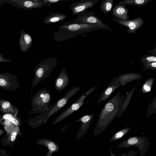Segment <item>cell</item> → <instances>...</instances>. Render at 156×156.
<instances>
[{"label": "cell", "mask_w": 156, "mask_h": 156, "mask_svg": "<svg viewBox=\"0 0 156 156\" xmlns=\"http://www.w3.org/2000/svg\"><path fill=\"white\" fill-rule=\"evenodd\" d=\"M94 114L85 115L80 118L76 121L82 122V125L77 135L76 140H78L82 137L86 133L92 122Z\"/></svg>", "instance_id": "2e32d148"}, {"label": "cell", "mask_w": 156, "mask_h": 156, "mask_svg": "<svg viewBox=\"0 0 156 156\" xmlns=\"http://www.w3.org/2000/svg\"><path fill=\"white\" fill-rule=\"evenodd\" d=\"M153 0H124L122 2H119V3L126 5H132L141 7L146 5L150 2Z\"/></svg>", "instance_id": "cb8c5ba5"}, {"label": "cell", "mask_w": 156, "mask_h": 156, "mask_svg": "<svg viewBox=\"0 0 156 156\" xmlns=\"http://www.w3.org/2000/svg\"><path fill=\"white\" fill-rule=\"evenodd\" d=\"M52 100L49 90L43 88L33 96L31 101L32 110L34 113L43 114L50 108Z\"/></svg>", "instance_id": "5b68a950"}, {"label": "cell", "mask_w": 156, "mask_h": 156, "mask_svg": "<svg viewBox=\"0 0 156 156\" xmlns=\"http://www.w3.org/2000/svg\"><path fill=\"white\" fill-rule=\"evenodd\" d=\"M15 116L10 113H6L3 115H0V124L2 125L3 124L6 120L9 119L10 118Z\"/></svg>", "instance_id": "4dcf8cb0"}, {"label": "cell", "mask_w": 156, "mask_h": 156, "mask_svg": "<svg viewBox=\"0 0 156 156\" xmlns=\"http://www.w3.org/2000/svg\"><path fill=\"white\" fill-rule=\"evenodd\" d=\"M129 9L125 5L119 3L116 4L112 10L113 16L115 18L121 20H129V16L128 15Z\"/></svg>", "instance_id": "e0dca14e"}, {"label": "cell", "mask_w": 156, "mask_h": 156, "mask_svg": "<svg viewBox=\"0 0 156 156\" xmlns=\"http://www.w3.org/2000/svg\"><path fill=\"white\" fill-rule=\"evenodd\" d=\"M122 86L118 81L117 77L113 78L111 82L105 89L102 91L97 103L100 104L101 101L108 99L116 89Z\"/></svg>", "instance_id": "5bb4252c"}, {"label": "cell", "mask_w": 156, "mask_h": 156, "mask_svg": "<svg viewBox=\"0 0 156 156\" xmlns=\"http://www.w3.org/2000/svg\"><path fill=\"white\" fill-rule=\"evenodd\" d=\"M100 29L101 28L90 24L69 21L63 23L58 30L54 32L53 39L55 41L61 42L79 35Z\"/></svg>", "instance_id": "7a4b0ae2"}, {"label": "cell", "mask_w": 156, "mask_h": 156, "mask_svg": "<svg viewBox=\"0 0 156 156\" xmlns=\"http://www.w3.org/2000/svg\"><path fill=\"white\" fill-rule=\"evenodd\" d=\"M58 63L57 57H51L45 59L38 64L34 69V76L32 81V87L48 77Z\"/></svg>", "instance_id": "277c9868"}, {"label": "cell", "mask_w": 156, "mask_h": 156, "mask_svg": "<svg viewBox=\"0 0 156 156\" xmlns=\"http://www.w3.org/2000/svg\"><path fill=\"white\" fill-rule=\"evenodd\" d=\"M125 95L120 96V92L107 102L98 114V119L93 133L95 136L103 132L117 115Z\"/></svg>", "instance_id": "6da1fadb"}, {"label": "cell", "mask_w": 156, "mask_h": 156, "mask_svg": "<svg viewBox=\"0 0 156 156\" xmlns=\"http://www.w3.org/2000/svg\"><path fill=\"white\" fill-rule=\"evenodd\" d=\"M112 20L119 24L129 28L127 32L129 33L135 34L136 31L142 28L144 21L140 16L133 20H121L118 18H113Z\"/></svg>", "instance_id": "8fae6325"}, {"label": "cell", "mask_w": 156, "mask_h": 156, "mask_svg": "<svg viewBox=\"0 0 156 156\" xmlns=\"http://www.w3.org/2000/svg\"><path fill=\"white\" fill-rule=\"evenodd\" d=\"M3 54L0 53V62H11V60L3 58Z\"/></svg>", "instance_id": "e575fe53"}, {"label": "cell", "mask_w": 156, "mask_h": 156, "mask_svg": "<svg viewBox=\"0 0 156 156\" xmlns=\"http://www.w3.org/2000/svg\"><path fill=\"white\" fill-rule=\"evenodd\" d=\"M69 80L66 69H62L55 81L54 87L56 91L59 92L65 89L68 85Z\"/></svg>", "instance_id": "9a60e30c"}, {"label": "cell", "mask_w": 156, "mask_h": 156, "mask_svg": "<svg viewBox=\"0 0 156 156\" xmlns=\"http://www.w3.org/2000/svg\"><path fill=\"white\" fill-rule=\"evenodd\" d=\"M67 16L62 12L50 13L44 18L43 23L51 24L60 22L66 19Z\"/></svg>", "instance_id": "44dd1931"}, {"label": "cell", "mask_w": 156, "mask_h": 156, "mask_svg": "<svg viewBox=\"0 0 156 156\" xmlns=\"http://www.w3.org/2000/svg\"><path fill=\"white\" fill-rule=\"evenodd\" d=\"M112 148H109L110 154L111 156H116L115 154H114L112 151Z\"/></svg>", "instance_id": "8d00e7d4"}, {"label": "cell", "mask_w": 156, "mask_h": 156, "mask_svg": "<svg viewBox=\"0 0 156 156\" xmlns=\"http://www.w3.org/2000/svg\"><path fill=\"white\" fill-rule=\"evenodd\" d=\"M138 152L137 151L131 150L129 151L127 153H124L122 154L120 156H137V154Z\"/></svg>", "instance_id": "836d02e7"}, {"label": "cell", "mask_w": 156, "mask_h": 156, "mask_svg": "<svg viewBox=\"0 0 156 156\" xmlns=\"http://www.w3.org/2000/svg\"><path fill=\"white\" fill-rule=\"evenodd\" d=\"M155 62H156V56L149 54L143 55L141 58V60L139 62H142L143 63Z\"/></svg>", "instance_id": "83f0119b"}, {"label": "cell", "mask_w": 156, "mask_h": 156, "mask_svg": "<svg viewBox=\"0 0 156 156\" xmlns=\"http://www.w3.org/2000/svg\"><path fill=\"white\" fill-rule=\"evenodd\" d=\"M144 69L146 70L148 69L156 70V62L143 63Z\"/></svg>", "instance_id": "f1b7e54d"}, {"label": "cell", "mask_w": 156, "mask_h": 156, "mask_svg": "<svg viewBox=\"0 0 156 156\" xmlns=\"http://www.w3.org/2000/svg\"><path fill=\"white\" fill-rule=\"evenodd\" d=\"M79 87H74L67 92L61 98L58 100L44 113L28 120L29 125L35 128L44 124H46L51 117L58 112L66 104L69 100L79 91Z\"/></svg>", "instance_id": "3957f363"}, {"label": "cell", "mask_w": 156, "mask_h": 156, "mask_svg": "<svg viewBox=\"0 0 156 156\" xmlns=\"http://www.w3.org/2000/svg\"><path fill=\"white\" fill-rule=\"evenodd\" d=\"M99 2L98 0H82L72 2L70 5L72 15L78 16L83 12L92 8Z\"/></svg>", "instance_id": "7c38bea8"}, {"label": "cell", "mask_w": 156, "mask_h": 156, "mask_svg": "<svg viewBox=\"0 0 156 156\" xmlns=\"http://www.w3.org/2000/svg\"><path fill=\"white\" fill-rule=\"evenodd\" d=\"M15 6L27 10L42 8L44 5L43 0H16L8 1Z\"/></svg>", "instance_id": "4fadbf2b"}, {"label": "cell", "mask_w": 156, "mask_h": 156, "mask_svg": "<svg viewBox=\"0 0 156 156\" xmlns=\"http://www.w3.org/2000/svg\"><path fill=\"white\" fill-rule=\"evenodd\" d=\"M141 77V75L138 73H129L121 75L117 77L118 81L123 86L127 83L139 79Z\"/></svg>", "instance_id": "7402d4cb"}, {"label": "cell", "mask_w": 156, "mask_h": 156, "mask_svg": "<svg viewBox=\"0 0 156 156\" xmlns=\"http://www.w3.org/2000/svg\"><path fill=\"white\" fill-rule=\"evenodd\" d=\"M0 87L12 91L20 89L17 76L9 73H0Z\"/></svg>", "instance_id": "30bf717a"}, {"label": "cell", "mask_w": 156, "mask_h": 156, "mask_svg": "<svg viewBox=\"0 0 156 156\" xmlns=\"http://www.w3.org/2000/svg\"><path fill=\"white\" fill-rule=\"evenodd\" d=\"M147 52H149L152 54L153 56H156V47H155L154 48L153 50L150 51H147Z\"/></svg>", "instance_id": "d590c367"}, {"label": "cell", "mask_w": 156, "mask_h": 156, "mask_svg": "<svg viewBox=\"0 0 156 156\" xmlns=\"http://www.w3.org/2000/svg\"><path fill=\"white\" fill-rule=\"evenodd\" d=\"M8 120L15 125L19 127L21 125V120L20 117L18 115L11 117Z\"/></svg>", "instance_id": "f546056e"}, {"label": "cell", "mask_w": 156, "mask_h": 156, "mask_svg": "<svg viewBox=\"0 0 156 156\" xmlns=\"http://www.w3.org/2000/svg\"><path fill=\"white\" fill-rule=\"evenodd\" d=\"M0 111L4 113H10L15 116L18 115V108L6 100L0 99Z\"/></svg>", "instance_id": "ffe728a7"}, {"label": "cell", "mask_w": 156, "mask_h": 156, "mask_svg": "<svg viewBox=\"0 0 156 156\" xmlns=\"http://www.w3.org/2000/svg\"><path fill=\"white\" fill-rule=\"evenodd\" d=\"M4 133V130L0 129V136L3 135Z\"/></svg>", "instance_id": "74e56055"}, {"label": "cell", "mask_w": 156, "mask_h": 156, "mask_svg": "<svg viewBox=\"0 0 156 156\" xmlns=\"http://www.w3.org/2000/svg\"><path fill=\"white\" fill-rule=\"evenodd\" d=\"M150 141L148 137L145 136H133L122 141L116 147L118 148H129L136 147L139 150L140 155L144 156L148 151Z\"/></svg>", "instance_id": "8992f818"}, {"label": "cell", "mask_w": 156, "mask_h": 156, "mask_svg": "<svg viewBox=\"0 0 156 156\" xmlns=\"http://www.w3.org/2000/svg\"><path fill=\"white\" fill-rule=\"evenodd\" d=\"M95 14L94 12L85 10L78 15L72 21L79 23L90 24L98 27L101 29L107 30L111 31L109 26L104 23L98 16H95Z\"/></svg>", "instance_id": "ba28073f"}, {"label": "cell", "mask_w": 156, "mask_h": 156, "mask_svg": "<svg viewBox=\"0 0 156 156\" xmlns=\"http://www.w3.org/2000/svg\"><path fill=\"white\" fill-rule=\"evenodd\" d=\"M4 126L6 133L1 140L2 144L5 146L12 145L17 136L22 135L19 126L15 125L9 121Z\"/></svg>", "instance_id": "9c48e42d"}, {"label": "cell", "mask_w": 156, "mask_h": 156, "mask_svg": "<svg viewBox=\"0 0 156 156\" xmlns=\"http://www.w3.org/2000/svg\"><path fill=\"white\" fill-rule=\"evenodd\" d=\"M113 1L114 0H103L101 1L100 9L104 15L111 12L113 5Z\"/></svg>", "instance_id": "d4e9b609"}, {"label": "cell", "mask_w": 156, "mask_h": 156, "mask_svg": "<svg viewBox=\"0 0 156 156\" xmlns=\"http://www.w3.org/2000/svg\"><path fill=\"white\" fill-rule=\"evenodd\" d=\"M156 97H155L154 99L153 100L150 106L148 107V112L147 115L148 114L147 116H149V115L153 113L154 111V107H156ZM155 112V111H154Z\"/></svg>", "instance_id": "1f68e13d"}, {"label": "cell", "mask_w": 156, "mask_h": 156, "mask_svg": "<svg viewBox=\"0 0 156 156\" xmlns=\"http://www.w3.org/2000/svg\"><path fill=\"white\" fill-rule=\"evenodd\" d=\"M134 89L135 88H134L131 91L126 93V96H125L121 106L118 112L117 113L116 116L117 117H120L125 111L129 103Z\"/></svg>", "instance_id": "603a6c76"}, {"label": "cell", "mask_w": 156, "mask_h": 156, "mask_svg": "<svg viewBox=\"0 0 156 156\" xmlns=\"http://www.w3.org/2000/svg\"><path fill=\"white\" fill-rule=\"evenodd\" d=\"M131 130L130 126H127L125 128L121 129L114 134L110 139V140L113 141L119 140L126 135Z\"/></svg>", "instance_id": "484cf974"}, {"label": "cell", "mask_w": 156, "mask_h": 156, "mask_svg": "<svg viewBox=\"0 0 156 156\" xmlns=\"http://www.w3.org/2000/svg\"><path fill=\"white\" fill-rule=\"evenodd\" d=\"M98 88L94 87L86 90L75 101L58 115L52 122L54 125L62 121L83 106L86 98Z\"/></svg>", "instance_id": "52a82bcc"}, {"label": "cell", "mask_w": 156, "mask_h": 156, "mask_svg": "<svg viewBox=\"0 0 156 156\" xmlns=\"http://www.w3.org/2000/svg\"><path fill=\"white\" fill-rule=\"evenodd\" d=\"M67 1L68 0H43L44 5L48 6H51V4L54 3H58L59 2Z\"/></svg>", "instance_id": "d6a6232c"}, {"label": "cell", "mask_w": 156, "mask_h": 156, "mask_svg": "<svg viewBox=\"0 0 156 156\" xmlns=\"http://www.w3.org/2000/svg\"><path fill=\"white\" fill-rule=\"evenodd\" d=\"M154 79L151 78L148 79L144 84L141 91L143 93L149 92L151 88Z\"/></svg>", "instance_id": "4316f807"}, {"label": "cell", "mask_w": 156, "mask_h": 156, "mask_svg": "<svg viewBox=\"0 0 156 156\" xmlns=\"http://www.w3.org/2000/svg\"><path fill=\"white\" fill-rule=\"evenodd\" d=\"M32 39L29 34L22 29L19 39L20 46L23 52H26L30 48L32 44Z\"/></svg>", "instance_id": "d6986e66"}, {"label": "cell", "mask_w": 156, "mask_h": 156, "mask_svg": "<svg viewBox=\"0 0 156 156\" xmlns=\"http://www.w3.org/2000/svg\"><path fill=\"white\" fill-rule=\"evenodd\" d=\"M36 143L38 145H43L48 148V152L45 156H51L54 152L59 151V146L58 144L51 140L39 139L37 140Z\"/></svg>", "instance_id": "ac0fdd59"}]
</instances>
